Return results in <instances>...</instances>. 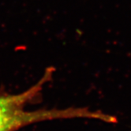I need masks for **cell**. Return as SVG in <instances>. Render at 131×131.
<instances>
[{
  "label": "cell",
  "mask_w": 131,
  "mask_h": 131,
  "mask_svg": "<svg viewBox=\"0 0 131 131\" xmlns=\"http://www.w3.org/2000/svg\"><path fill=\"white\" fill-rule=\"evenodd\" d=\"M54 70L53 68H48L43 77L34 85L21 93H0V131H17L25 126L43 121L97 118L96 111H92L87 107L34 111L26 109L29 104L36 103L41 98L42 91L46 84L51 81Z\"/></svg>",
  "instance_id": "cell-1"
}]
</instances>
